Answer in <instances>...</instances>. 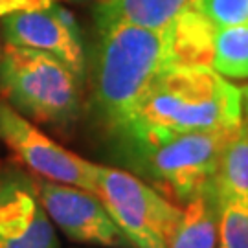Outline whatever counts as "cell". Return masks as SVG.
Segmentation results:
<instances>
[{"label": "cell", "instance_id": "obj_1", "mask_svg": "<svg viewBox=\"0 0 248 248\" xmlns=\"http://www.w3.org/2000/svg\"><path fill=\"white\" fill-rule=\"evenodd\" d=\"M243 124V89L212 66H173L153 83L116 142L158 134L224 131Z\"/></svg>", "mask_w": 248, "mask_h": 248}, {"label": "cell", "instance_id": "obj_2", "mask_svg": "<svg viewBox=\"0 0 248 248\" xmlns=\"http://www.w3.org/2000/svg\"><path fill=\"white\" fill-rule=\"evenodd\" d=\"M99 31L94 59V108L116 138L131 124L153 83L177 66L171 24L143 28L112 24Z\"/></svg>", "mask_w": 248, "mask_h": 248}, {"label": "cell", "instance_id": "obj_3", "mask_svg": "<svg viewBox=\"0 0 248 248\" xmlns=\"http://www.w3.org/2000/svg\"><path fill=\"white\" fill-rule=\"evenodd\" d=\"M239 129L127 138L116 145L142 180L169 201L186 204L213 184L222 151Z\"/></svg>", "mask_w": 248, "mask_h": 248}, {"label": "cell", "instance_id": "obj_4", "mask_svg": "<svg viewBox=\"0 0 248 248\" xmlns=\"http://www.w3.org/2000/svg\"><path fill=\"white\" fill-rule=\"evenodd\" d=\"M79 78L52 53L8 45L0 57V92L37 124L66 129L79 114Z\"/></svg>", "mask_w": 248, "mask_h": 248}, {"label": "cell", "instance_id": "obj_5", "mask_svg": "<svg viewBox=\"0 0 248 248\" xmlns=\"http://www.w3.org/2000/svg\"><path fill=\"white\" fill-rule=\"evenodd\" d=\"M96 195L133 248H171L182 208L131 171L98 166Z\"/></svg>", "mask_w": 248, "mask_h": 248}, {"label": "cell", "instance_id": "obj_6", "mask_svg": "<svg viewBox=\"0 0 248 248\" xmlns=\"http://www.w3.org/2000/svg\"><path fill=\"white\" fill-rule=\"evenodd\" d=\"M0 140L31 175L81 187L96 195L98 164L53 142L31 120L6 103H0Z\"/></svg>", "mask_w": 248, "mask_h": 248}, {"label": "cell", "instance_id": "obj_7", "mask_svg": "<svg viewBox=\"0 0 248 248\" xmlns=\"http://www.w3.org/2000/svg\"><path fill=\"white\" fill-rule=\"evenodd\" d=\"M39 199L53 226L74 243L103 248H133L98 195L76 186L35 177Z\"/></svg>", "mask_w": 248, "mask_h": 248}, {"label": "cell", "instance_id": "obj_8", "mask_svg": "<svg viewBox=\"0 0 248 248\" xmlns=\"http://www.w3.org/2000/svg\"><path fill=\"white\" fill-rule=\"evenodd\" d=\"M0 248H61L35 180L15 166L0 168Z\"/></svg>", "mask_w": 248, "mask_h": 248}, {"label": "cell", "instance_id": "obj_9", "mask_svg": "<svg viewBox=\"0 0 248 248\" xmlns=\"http://www.w3.org/2000/svg\"><path fill=\"white\" fill-rule=\"evenodd\" d=\"M8 45L52 53L78 78L85 74V52L78 22L68 9L52 4L46 9L13 13L2 18Z\"/></svg>", "mask_w": 248, "mask_h": 248}, {"label": "cell", "instance_id": "obj_10", "mask_svg": "<svg viewBox=\"0 0 248 248\" xmlns=\"http://www.w3.org/2000/svg\"><path fill=\"white\" fill-rule=\"evenodd\" d=\"M199 0H99L94 9L98 30L112 24L166 28Z\"/></svg>", "mask_w": 248, "mask_h": 248}, {"label": "cell", "instance_id": "obj_11", "mask_svg": "<svg viewBox=\"0 0 248 248\" xmlns=\"http://www.w3.org/2000/svg\"><path fill=\"white\" fill-rule=\"evenodd\" d=\"M219 217L221 201L213 182L186 202L171 248H217Z\"/></svg>", "mask_w": 248, "mask_h": 248}, {"label": "cell", "instance_id": "obj_12", "mask_svg": "<svg viewBox=\"0 0 248 248\" xmlns=\"http://www.w3.org/2000/svg\"><path fill=\"white\" fill-rule=\"evenodd\" d=\"M215 189L219 201H232L248 210V125L230 138L221 155L215 175Z\"/></svg>", "mask_w": 248, "mask_h": 248}, {"label": "cell", "instance_id": "obj_13", "mask_svg": "<svg viewBox=\"0 0 248 248\" xmlns=\"http://www.w3.org/2000/svg\"><path fill=\"white\" fill-rule=\"evenodd\" d=\"M212 68L224 78H248V24L217 28Z\"/></svg>", "mask_w": 248, "mask_h": 248}, {"label": "cell", "instance_id": "obj_14", "mask_svg": "<svg viewBox=\"0 0 248 248\" xmlns=\"http://www.w3.org/2000/svg\"><path fill=\"white\" fill-rule=\"evenodd\" d=\"M217 248H248V210L232 201H221Z\"/></svg>", "mask_w": 248, "mask_h": 248}, {"label": "cell", "instance_id": "obj_15", "mask_svg": "<svg viewBox=\"0 0 248 248\" xmlns=\"http://www.w3.org/2000/svg\"><path fill=\"white\" fill-rule=\"evenodd\" d=\"M215 28L248 24V0H199Z\"/></svg>", "mask_w": 248, "mask_h": 248}, {"label": "cell", "instance_id": "obj_16", "mask_svg": "<svg viewBox=\"0 0 248 248\" xmlns=\"http://www.w3.org/2000/svg\"><path fill=\"white\" fill-rule=\"evenodd\" d=\"M55 0H0V17H8L13 13H24V11H37L46 9Z\"/></svg>", "mask_w": 248, "mask_h": 248}, {"label": "cell", "instance_id": "obj_17", "mask_svg": "<svg viewBox=\"0 0 248 248\" xmlns=\"http://www.w3.org/2000/svg\"><path fill=\"white\" fill-rule=\"evenodd\" d=\"M243 103H248V87L243 89Z\"/></svg>", "mask_w": 248, "mask_h": 248}, {"label": "cell", "instance_id": "obj_18", "mask_svg": "<svg viewBox=\"0 0 248 248\" xmlns=\"http://www.w3.org/2000/svg\"><path fill=\"white\" fill-rule=\"evenodd\" d=\"M245 105V124L248 125V103H243Z\"/></svg>", "mask_w": 248, "mask_h": 248}, {"label": "cell", "instance_id": "obj_19", "mask_svg": "<svg viewBox=\"0 0 248 248\" xmlns=\"http://www.w3.org/2000/svg\"><path fill=\"white\" fill-rule=\"evenodd\" d=\"M72 2H85V0H72Z\"/></svg>", "mask_w": 248, "mask_h": 248}]
</instances>
